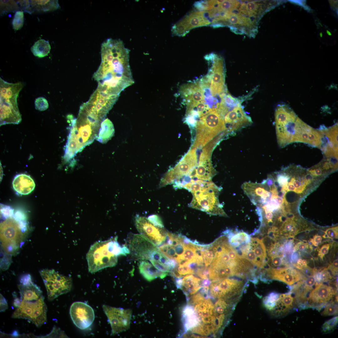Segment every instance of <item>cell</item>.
Returning a JSON list of instances; mask_svg holds the SVG:
<instances>
[{
    "label": "cell",
    "mask_w": 338,
    "mask_h": 338,
    "mask_svg": "<svg viewBox=\"0 0 338 338\" xmlns=\"http://www.w3.org/2000/svg\"><path fill=\"white\" fill-rule=\"evenodd\" d=\"M129 50L120 39L108 38L101 47V62L93 76L98 91L118 98L134 83L129 64Z\"/></svg>",
    "instance_id": "1"
},
{
    "label": "cell",
    "mask_w": 338,
    "mask_h": 338,
    "mask_svg": "<svg viewBox=\"0 0 338 338\" xmlns=\"http://www.w3.org/2000/svg\"><path fill=\"white\" fill-rule=\"evenodd\" d=\"M112 107L107 100L93 93L80 106L76 119L73 120L64 157L70 160L96 138L101 124Z\"/></svg>",
    "instance_id": "2"
},
{
    "label": "cell",
    "mask_w": 338,
    "mask_h": 338,
    "mask_svg": "<svg viewBox=\"0 0 338 338\" xmlns=\"http://www.w3.org/2000/svg\"><path fill=\"white\" fill-rule=\"evenodd\" d=\"M130 253L127 247L121 246L117 241V237L105 241L95 242L90 247L87 253L88 270L92 274L104 269L115 266L117 258Z\"/></svg>",
    "instance_id": "3"
},
{
    "label": "cell",
    "mask_w": 338,
    "mask_h": 338,
    "mask_svg": "<svg viewBox=\"0 0 338 338\" xmlns=\"http://www.w3.org/2000/svg\"><path fill=\"white\" fill-rule=\"evenodd\" d=\"M221 190L211 181H204L199 188L192 193V199L188 206L211 215L226 217L218 200Z\"/></svg>",
    "instance_id": "4"
},
{
    "label": "cell",
    "mask_w": 338,
    "mask_h": 338,
    "mask_svg": "<svg viewBox=\"0 0 338 338\" xmlns=\"http://www.w3.org/2000/svg\"><path fill=\"white\" fill-rule=\"evenodd\" d=\"M224 118L216 108L212 109L201 117L197 122L196 136L192 147H203L221 132L226 130Z\"/></svg>",
    "instance_id": "5"
},
{
    "label": "cell",
    "mask_w": 338,
    "mask_h": 338,
    "mask_svg": "<svg viewBox=\"0 0 338 338\" xmlns=\"http://www.w3.org/2000/svg\"><path fill=\"white\" fill-rule=\"evenodd\" d=\"M275 117L277 142L280 147H283L293 143L298 117L290 108L285 105L277 106Z\"/></svg>",
    "instance_id": "6"
},
{
    "label": "cell",
    "mask_w": 338,
    "mask_h": 338,
    "mask_svg": "<svg viewBox=\"0 0 338 338\" xmlns=\"http://www.w3.org/2000/svg\"><path fill=\"white\" fill-rule=\"evenodd\" d=\"M24 233L19 223L9 218L0 225L1 245L5 252L9 255L16 253L24 238Z\"/></svg>",
    "instance_id": "7"
},
{
    "label": "cell",
    "mask_w": 338,
    "mask_h": 338,
    "mask_svg": "<svg viewBox=\"0 0 338 338\" xmlns=\"http://www.w3.org/2000/svg\"><path fill=\"white\" fill-rule=\"evenodd\" d=\"M245 283L243 280L230 277L213 281L210 285V292L214 298L236 302L243 291Z\"/></svg>",
    "instance_id": "8"
},
{
    "label": "cell",
    "mask_w": 338,
    "mask_h": 338,
    "mask_svg": "<svg viewBox=\"0 0 338 338\" xmlns=\"http://www.w3.org/2000/svg\"><path fill=\"white\" fill-rule=\"evenodd\" d=\"M47 307L42 295L34 302L22 301L20 306L13 313V318L24 319L32 322L37 327L47 321Z\"/></svg>",
    "instance_id": "9"
},
{
    "label": "cell",
    "mask_w": 338,
    "mask_h": 338,
    "mask_svg": "<svg viewBox=\"0 0 338 338\" xmlns=\"http://www.w3.org/2000/svg\"><path fill=\"white\" fill-rule=\"evenodd\" d=\"M39 273L46 288L49 301L70 290L72 286L70 277L59 274L54 269H44Z\"/></svg>",
    "instance_id": "10"
},
{
    "label": "cell",
    "mask_w": 338,
    "mask_h": 338,
    "mask_svg": "<svg viewBox=\"0 0 338 338\" xmlns=\"http://www.w3.org/2000/svg\"><path fill=\"white\" fill-rule=\"evenodd\" d=\"M196 148L192 147L179 162L161 178L160 187L173 183L186 176H189L197 164Z\"/></svg>",
    "instance_id": "11"
},
{
    "label": "cell",
    "mask_w": 338,
    "mask_h": 338,
    "mask_svg": "<svg viewBox=\"0 0 338 338\" xmlns=\"http://www.w3.org/2000/svg\"><path fill=\"white\" fill-rule=\"evenodd\" d=\"M102 308L111 325L112 335L118 334L129 328L132 312L131 310L106 305H103Z\"/></svg>",
    "instance_id": "12"
},
{
    "label": "cell",
    "mask_w": 338,
    "mask_h": 338,
    "mask_svg": "<svg viewBox=\"0 0 338 338\" xmlns=\"http://www.w3.org/2000/svg\"><path fill=\"white\" fill-rule=\"evenodd\" d=\"M206 59L210 60L212 66L209 74L211 76L210 87V93L212 96L221 94L225 89V69L223 59L217 55L212 54L205 57Z\"/></svg>",
    "instance_id": "13"
},
{
    "label": "cell",
    "mask_w": 338,
    "mask_h": 338,
    "mask_svg": "<svg viewBox=\"0 0 338 338\" xmlns=\"http://www.w3.org/2000/svg\"><path fill=\"white\" fill-rule=\"evenodd\" d=\"M314 288L307 298V309L312 308L320 311L328 302L337 296V289L323 283H315Z\"/></svg>",
    "instance_id": "14"
},
{
    "label": "cell",
    "mask_w": 338,
    "mask_h": 338,
    "mask_svg": "<svg viewBox=\"0 0 338 338\" xmlns=\"http://www.w3.org/2000/svg\"><path fill=\"white\" fill-rule=\"evenodd\" d=\"M135 224L138 231L157 247L164 242L167 231L154 225L145 217L136 215Z\"/></svg>",
    "instance_id": "15"
},
{
    "label": "cell",
    "mask_w": 338,
    "mask_h": 338,
    "mask_svg": "<svg viewBox=\"0 0 338 338\" xmlns=\"http://www.w3.org/2000/svg\"><path fill=\"white\" fill-rule=\"evenodd\" d=\"M69 313L74 323L81 330L89 327L95 319L93 308L87 304L82 302H74L70 306Z\"/></svg>",
    "instance_id": "16"
},
{
    "label": "cell",
    "mask_w": 338,
    "mask_h": 338,
    "mask_svg": "<svg viewBox=\"0 0 338 338\" xmlns=\"http://www.w3.org/2000/svg\"><path fill=\"white\" fill-rule=\"evenodd\" d=\"M128 239L130 252L137 259L150 260L158 247L141 234H132Z\"/></svg>",
    "instance_id": "17"
},
{
    "label": "cell",
    "mask_w": 338,
    "mask_h": 338,
    "mask_svg": "<svg viewBox=\"0 0 338 338\" xmlns=\"http://www.w3.org/2000/svg\"><path fill=\"white\" fill-rule=\"evenodd\" d=\"M264 274L269 279L283 282L291 286L305 277L299 270L291 267H269L264 270Z\"/></svg>",
    "instance_id": "18"
},
{
    "label": "cell",
    "mask_w": 338,
    "mask_h": 338,
    "mask_svg": "<svg viewBox=\"0 0 338 338\" xmlns=\"http://www.w3.org/2000/svg\"><path fill=\"white\" fill-rule=\"evenodd\" d=\"M227 131H236L250 124L252 121L250 117L244 112L241 104L228 111L224 118Z\"/></svg>",
    "instance_id": "19"
},
{
    "label": "cell",
    "mask_w": 338,
    "mask_h": 338,
    "mask_svg": "<svg viewBox=\"0 0 338 338\" xmlns=\"http://www.w3.org/2000/svg\"><path fill=\"white\" fill-rule=\"evenodd\" d=\"M180 94L187 105V111L193 109L200 102L204 100L203 88L199 82L188 83L182 85Z\"/></svg>",
    "instance_id": "20"
},
{
    "label": "cell",
    "mask_w": 338,
    "mask_h": 338,
    "mask_svg": "<svg viewBox=\"0 0 338 338\" xmlns=\"http://www.w3.org/2000/svg\"><path fill=\"white\" fill-rule=\"evenodd\" d=\"M211 154L202 151L197 166L189 176L192 179L211 181L216 172L212 164Z\"/></svg>",
    "instance_id": "21"
},
{
    "label": "cell",
    "mask_w": 338,
    "mask_h": 338,
    "mask_svg": "<svg viewBox=\"0 0 338 338\" xmlns=\"http://www.w3.org/2000/svg\"><path fill=\"white\" fill-rule=\"evenodd\" d=\"M178 22L183 26L188 33L193 28L210 24L212 20L208 11H194L185 16Z\"/></svg>",
    "instance_id": "22"
},
{
    "label": "cell",
    "mask_w": 338,
    "mask_h": 338,
    "mask_svg": "<svg viewBox=\"0 0 338 338\" xmlns=\"http://www.w3.org/2000/svg\"><path fill=\"white\" fill-rule=\"evenodd\" d=\"M290 291L283 294H280L279 297L274 301L275 305L273 310L270 312L275 316H281L288 313L294 309V298Z\"/></svg>",
    "instance_id": "23"
},
{
    "label": "cell",
    "mask_w": 338,
    "mask_h": 338,
    "mask_svg": "<svg viewBox=\"0 0 338 338\" xmlns=\"http://www.w3.org/2000/svg\"><path fill=\"white\" fill-rule=\"evenodd\" d=\"M13 188L17 193L21 195H27L34 189L35 184L33 180L28 175L24 174L16 175L13 182Z\"/></svg>",
    "instance_id": "24"
},
{
    "label": "cell",
    "mask_w": 338,
    "mask_h": 338,
    "mask_svg": "<svg viewBox=\"0 0 338 338\" xmlns=\"http://www.w3.org/2000/svg\"><path fill=\"white\" fill-rule=\"evenodd\" d=\"M29 5L25 12L30 14L55 11L59 8L58 0H29Z\"/></svg>",
    "instance_id": "25"
},
{
    "label": "cell",
    "mask_w": 338,
    "mask_h": 338,
    "mask_svg": "<svg viewBox=\"0 0 338 338\" xmlns=\"http://www.w3.org/2000/svg\"><path fill=\"white\" fill-rule=\"evenodd\" d=\"M18 286L22 301L36 300L42 295L40 288L33 282L26 285L20 284Z\"/></svg>",
    "instance_id": "26"
},
{
    "label": "cell",
    "mask_w": 338,
    "mask_h": 338,
    "mask_svg": "<svg viewBox=\"0 0 338 338\" xmlns=\"http://www.w3.org/2000/svg\"><path fill=\"white\" fill-rule=\"evenodd\" d=\"M139 268L141 274L149 281H151L158 277L163 279L168 275V273L159 270L152 264L146 260L140 262Z\"/></svg>",
    "instance_id": "27"
},
{
    "label": "cell",
    "mask_w": 338,
    "mask_h": 338,
    "mask_svg": "<svg viewBox=\"0 0 338 338\" xmlns=\"http://www.w3.org/2000/svg\"><path fill=\"white\" fill-rule=\"evenodd\" d=\"M202 281L192 274L187 275L182 278L181 289L186 296L194 294L202 287Z\"/></svg>",
    "instance_id": "28"
},
{
    "label": "cell",
    "mask_w": 338,
    "mask_h": 338,
    "mask_svg": "<svg viewBox=\"0 0 338 338\" xmlns=\"http://www.w3.org/2000/svg\"><path fill=\"white\" fill-rule=\"evenodd\" d=\"M223 233L227 236L229 244L234 248L250 242V236L243 231L234 233L231 230L228 229L223 232Z\"/></svg>",
    "instance_id": "29"
},
{
    "label": "cell",
    "mask_w": 338,
    "mask_h": 338,
    "mask_svg": "<svg viewBox=\"0 0 338 338\" xmlns=\"http://www.w3.org/2000/svg\"><path fill=\"white\" fill-rule=\"evenodd\" d=\"M251 248L253 251L262 268L266 265V250L262 240L258 238H251Z\"/></svg>",
    "instance_id": "30"
},
{
    "label": "cell",
    "mask_w": 338,
    "mask_h": 338,
    "mask_svg": "<svg viewBox=\"0 0 338 338\" xmlns=\"http://www.w3.org/2000/svg\"><path fill=\"white\" fill-rule=\"evenodd\" d=\"M184 329L186 331L192 329L199 323L198 317L193 307L188 305L183 311Z\"/></svg>",
    "instance_id": "31"
},
{
    "label": "cell",
    "mask_w": 338,
    "mask_h": 338,
    "mask_svg": "<svg viewBox=\"0 0 338 338\" xmlns=\"http://www.w3.org/2000/svg\"><path fill=\"white\" fill-rule=\"evenodd\" d=\"M114 132L112 122L108 119L104 120L102 122L96 140L102 143L106 142L113 136Z\"/></svg>",
    "instance_id": "32"
},
{
    "label": "cell",
    "mask_w": 338,
    "mask_h": 338,
    "mask_svg": "<svg viewBox=\"0 0 338 338\" xmlns=\"http://www.w3.org/2000/svg\"><path fill=\"white\" fill-rule=\"evenodd\" d=\"M50 49L49 42L44 39L37 41L31 48L33 54L39 58H43L48 55Z\"/></svg>",
    "instance_id": "33"
},
{
    "label": "cell",
    "mask_w": 338,
    "mask_h": 338,
    "mask_svg": "<svg viewBox=\"0 0 338 338\" xmlns=\"http://www.w3.org/2000/svg\"><path fill=\"white\" fill-rule=\"evenodd\" d=\"M0 14L4 15L8 13L18 11L19 6L14 0H0Z\"/></svg>",
    "instance_id": "34"
},
{
    "label": "cell",
    "mask_w": 338,
    "mask_h": 338,
    "mask_svg": "<svg viewBox=\"0 0 338 338\" xmlns=\"http://www.w3.org/2000/svg\"><path fill=\"white\" fill-rule=\"evenodd\" d=\"M239 3L237 1L223 0L216 7L219 12H232L238 7Z\"/></svg>",
    "instance_id": "35"
},
{
    "label": "cell",
    "mask_w": 338,
    "mask_h": 338,
    "mask_svg": "<svg viewBox=\"0 0 338 338\" xmlns=\"http://www.w3.org/2000/svg\"><path fill=\"white\" fill-rule=\"evenodd\" d=\"M315 276L317 284L327 282L332 279V276L329 270L325 268H322L318 270L316 269Z\"/></svg>",
    "instance_id": "36"
},
{
    "label": "cell",
    "mask_w": 338,
    "mask_h": 338,
    "mask_svg": "<svg viewBox=\"0 0 338 338\" xmlns=\"http://www.w3.org/2000/svg\"><path fill=\"white\" fill-rule=\"evenodd\" d=\"M337 300H332L325 306L321 313L324 316L336 315L338 314Z\"/></svg>",
    "instance_id": "37"
},
{
    "label": "cell",
    "mask_w": 338,
    "mask_h": 338,
    "mask_svg": "<svg viewBox=\"0 0 338 338\" xmlns=\"http://www.w3.org/2000/svg\"><path fill=\"white\" fill-rule=\"evenodd\" d=\"M218 4L217 0H204L196 2L194 5L199 10H209L212 9Z\"/></svg>",
    "instance_id": "38"
},
{
    "label": "cell",
    "mask_w": 338,
    "mask_h": 338,
    "mask_svg": "<svg viewBox=\"0 0 338 338\" xmlns=\"http://www.w3.org/2000/svg\"><path fill=\"white\" fill-rule=\"evenodd\" d=\"M23 12L18 10L16 12L13 19L12 24L13 29L18 30L23 26L24 21Z\"/></svg>",
    "instance_id": "39"
},
{
    "label": "cell",
    "mask_w": 338,
    "mask_h": 338,
    "mask_svg": "<svg viewBox=\"0 0 338 338\" xmlns=\"http://www.w3.org/2000/svg\"><path fill=\"white\" fill-rule=\"evenodd\" d=\"M338 322V316L334 317L327 320L322 326V331L325 333L332 332L336 327Z\"/></svg>",
    "instance_id": "40"
},
{
    "label": "cell",
    "mask_w": 338,
    "mask_h": 338,
    "mask_svg": "<svg viewBox=\"0 0 338 338\" xmlns=\"http://www.w3.org/2000/svg\"><path fill=\"white\" fill-rule=\"evenodd\" d=\"M269 256V267L274 268L281 267L282 265L284 264L283 255L281 254H278L277 253H272L268 254Z\"/></svg>",
    "instance_id": "41"
},
{
    "label": "cell",
    "mask_w": 338,
    "mask_h": 338,
    "mask_svg": "<svg viewBox=\"0 0 338 338\" xmlns=\"http://www.w3.org/2000/svg\"><path fill=\"white\" fill-rule=\"evenodd\" d=\"M184 252L181 258V261L184 260L189 261L196 259L195 250L196 248L195 245L194 244L191 247H185Z\"/></svg>",
    "instance_id": "42"
},
{
    "label": "cell",
    "mask_w": 338,
    "mask_h": 338,
    "mask_svg": "<svg viewBox=\"0 0 338 338\" xmlns=\"http://www.w3.org/2000/svg\"><path fill=\"white\" fill-rule=\"evenodd\" d=\"M202 257L205 267L210 265L214 257V253L211 247L207 250L202 251Z\"/></svg>",
    "instance_id": "43"
},
{
    "label": "cell",
    "mask_w": 338,
    "mask_h": 338,
    "mask_svg": "<svg viewBox=\"0 0 338 338\" xmlns=\"http://www.w3.org/2000/svg\"><path fill=\"white\" fill-rule=\"evenodd\" d=\"M35 109L40 111H44L49 107L47 100L44 97H40L37 98L34 102Z\"/></svg>",
    "instance_id": "44"
},
{
    "label": "cell",
    "mask_w": 338,
    "mask_h": 338,
    "mask_svg": "<svg viewBox=\"0 0 338 338\" xmlns=\"http://www.w3.org/2000/svg\"><path fill=\"white\" fill-rule=\"evenodd\" d=\"M323 236L324 238H329L331 239L338 238V226L332 227L327 228Z\"/></svg>",
    "instance_id": "45"
},
{
    "label": "cell",
    "mask_w": 338,
    "mask_h": 338,
    "mask_svg": "<svg viewBox=\"0 0 338 338\" xmlns=\"http://www.w3.org/2000/svg\"><path fill=\"white\" fill-rule=\"evenodd\" d=\"M148 219L156 226L160 227L163 228L164 225L162 222L160 217L156 215H152L149 216Z\"/></svg>",
    "instance_id": "46"
},
{
    "label": "cell",
    "mask_w": 338,
    "mask_h": 338,
    "mask_svg": "<svg viewBox=\"0 0 338 338\" xmlns=\"http://www.w3.org/2000/svg\"><path fill=\"white\" fill-rule=\"evenodd\" d=\"M331 246V244L330 243H326L322 245L318 251V256L323 260L325 255L328 253Z\"/></svg>",
    "instance_id": "47"
},
{
    "label": "cell",
    "mask_w": 338,
    "mask_h": 338,
    "mask_svg": "<svg viewBox=\"0 0 338 338\" xmlns=\"http://www.w3.org/2000/svg\"><path fill=\"white\" fill-rule=\"evenodd\" d=\"M2 214L5 218H11L14 215L13 210L8 206H5L1 209Z\"/></svg>",
    "instance_id": "48"
},
{
    "label": "cell",
    "mask_w": 338,
    "mask_h": 338,
    "mask_svg": "<svg viewBox=\"0 0 338 338\" xmlns=\"http://www.w3.org/2000/svg\"><path fill=\"white\" fill-rule=\"evenodd\" d=\"M338 267V260L336 259L329 265L327 268L331 271L333 275L335 276L337 274Z\"/></svg>",
    "instance_id": "49"
},
{
    "label": "cell",
    "mask_w": 338,
    "mask_h": 338,
    "mask_svg": "<svg viewBox=\"0 0 338 338\" xmlns=\"http://www.w3.org/2000/svg\"><path fill=\"white\" fill-rule=\"evenodd\" d=\"M13 217L14 219L19 223L22 222H26V216L24 213L21 211L20 210L17 211L15 214H14Z\"/></svg>",
    "instance_id": "50"
},
{
    "label": "cell",
    "mask_w": 338,
    "mask_h": 338,
    "mask_svg": "<svg viewBox=\"0 0 338 338\" xmlns=\"http://www.w3.org/2000/svg\"><path fill=\"white\" fill-rule=\"evenodd\" d=\"M9 256H3L2 258L1 262V269L2 270H5L7 269L10 264V260H9Z\"/></svg>",
    "instance_id": "51"
},
{
    "label": "cell",
    "mask_w": 338,
    "mask_h": 338,
    "mask_svg": "<svg viewBox=\"0 0 338 338\" xmlns=\"http://www.w3.org/2000/svg\"><path fill=\"white\" fill-rule=\"evenodd\" d=\"M309 245L303 241H300L296 243L294 246V249L296 251H304L308 248Z\"/></svg>",
    "instance_id": "52"
},
{
    "label": "cell",
    "mask_w": 338,
    "mask_h": 338,
    "mask_svg": "<svg viewBox=\"0 0 338 338\" xmlns=\"http://www.w3.org/2000/svg\"><path fill=\"white\" fill-rule=\"evenodd\" d=\"M322 240V238L320 235L316 234L310 239V242L313 246H317L321 243Z\"/></svg>",
    "instance_id": "53"
},
{
    "label": "cell",
    "mask_w": 338,
    "mask_h": 338,
    "mask_svg": "<svg viewBox=\"0 0 338 338\" xmlns=\"http://www.w3.org/2000/svg\"><path fill=\"white\" fill-rule=\"evenodd\" d=\"M20 284L26 285L29 284L32 282V279L31 276L29 274L23 275L20 278Z\"/></svg>",
    "instance_id": "54"
},
{
    "label": "cell",
    "mask_w": 338,
    "mask_h": 338,
    "mask_svg": "<svg viewBox=\"0 0 338 338\" xmlns=\"http://www.w3.org/2000/svg\"><path fill=\"white\" fill-rule=\"evenodd\" d=\"M8 306L6 299L0 294V312L4 311L8 309Z\"/></svg>",
    "instance_id": "55"
},
{
    "label": "cell",
    "mask_w": 338,
    "mask_h": 338,
    "mask_svg": "<svg viewBox=\"0 0 338 338\" xmlns=\"http://www.w3.org/2000/svg\"><path fill=\"white\" fill-rule=\"evenodd\" d=\"M13 293L14 294H13V296L14 297L13 305L14 307L17 308L20 305L22 300L21 299H19V298L17 297L16 295L14 294V292Z\"/></svg>",
    "instance_id": "56"
},
{
    "label": "cell",
    "mask_w": 338,
    "mask_h": 338,
    "mask_svg": "<svg viewBox=\"0 0 338 338\" xmlns=\"http://www.w3.org/2000/svg\"><path fill=\"white\" fill-rule=\"evenodd\" d=\"M287 189L288 191H292L294 192L296 190L295 188L290 182H289L287 184Z\"/></svg>",
    "instance_id": "57"
}]
</instances>
